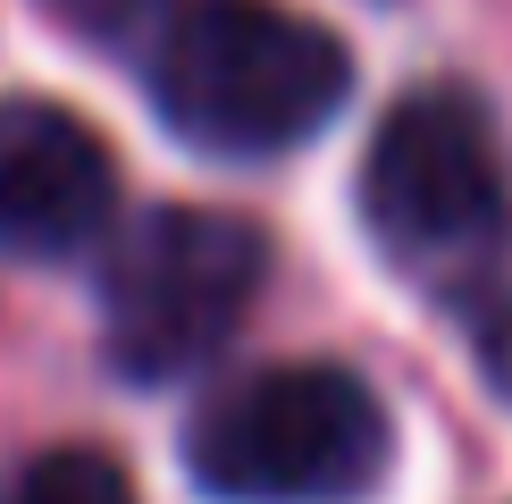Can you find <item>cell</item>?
Wrapping results in <instances>:
<instances>
[{"label": "cell", "instance_id": "1", "mask_svg": "<svg viewBox=\"0 0 512 504\" xmlns=\"http://www.w3.org/2000/svg\"><path fill=\"white\" fill-rule=\"evenodd\" d=\"M345 42L277 0H185L152 42V101L194 152H294L345 110Z\"/></svg>", "mask_w": 512, "mask_h": 504}, {"label": "cell", "instance_id": "7", "mask_svg": "<svg viewBox=\"0 0 512 504\" xmlns=\"http://www.w3.org/2000/svg\"><path fill=\"white\" fill-rule=\"evenodd\" d=\"M185 0H42V17L51 26H68V34H84V42H152L168 34V17H177Z\"/></svg>", "mask_w": 512, "mask_h": 504}, {"label": "cell", "instance_id": "8", "mask_svg": "<svg viewBox=\"0 0 512 504\" xmlns=\"http://www.w3.org/2000/svg\"><path fill=\"white\" fill-rule=\"evenodd\" d=\"M471 345H479L487 378L512 395V286H496V294H479V303H471Z\"/></svg>", "mask_w": 512, "mask_h": 504}, {"label": "cell", "instance_id": "4", "mask_svg": "<svg viewBox=\"0 0 512 504\" xmlns=\"http://www.w3.org/2000/svg\"><path fill=\"white\" fill-rule=\"evenodd\" d=\"M261 278H269V236L252 219L194 202L143 210L101 269V345L135 387L185 378L244 328Z\"/></svg>", "mask_w": 512, "mask_h": 504}, {"label": "cell", "instance_id": "3", "mask_svg": "<svg viewBox=\"0 0 512 504\" xmlns=\"http://www.w3.org/2000/svg\"><path fill=\"white\" fill-rule=\"evenodd\" d=\"M361 219L420 278L487 269L512 236V152L471 84H420L370 135Z\"/></svg>", "mask_w": 512, "mask_h": 504}, {"label": "cell", "instance_id": "5", "mask_svg": "<svg viewBox=\"0 0 512 504\" xmlns=\"http://www.w3.org/2000/svg\"><path fill=\"white\" fill-rule=\"evenodd\" d=\"M118 202V160L59 101H0V252L76 261L101 244Z\"/></svg>", "mask_w": 512, "mask_h": 504}, {"label": "cell", "instance_id": "2", "mask_svg": "<svg viewBox=\"0 0 512 504\" xmlns=\"http://www.w3.org/2000/svg\"><path fill=\"white\" fill-rule=\"evenodd\" d=\"M387 404L336 362H277L202 395L185 462L227 504H353L387 479Z\"/></svg>", "mask_w": 512, "mask_h": 504}, {"label": "cell", "instance_id": "6", "mask_svg": "<svg viewBox=\"0 0 512 504\" xmlns=\"http://www.w3.org/2000/svg\"><path fill=\"white\" fill-rule=\"evenodd\" d=\"M9 504H135V479L101 446H51L9 479Z\"/></svg>", "mask_w": 512, "mask_h": 504}]
</instances>
